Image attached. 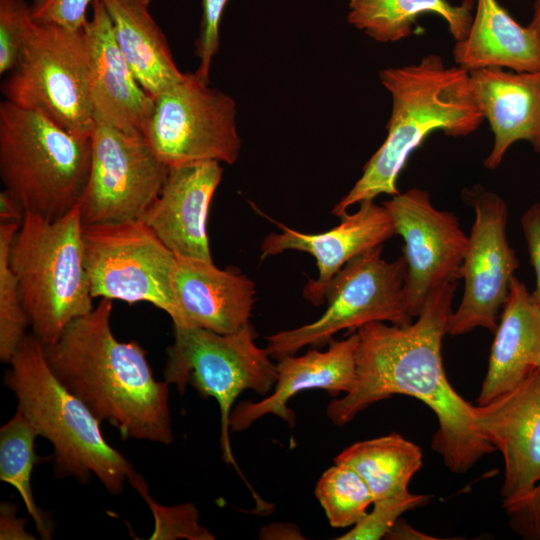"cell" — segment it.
<instances>
[{"label": "cell", "mask_w": 540, "mask_h": 540, "mask_svg": "<svg viewBox=\"0 0 540 540\" xmlns=\"http://www.w3.org/2000/svg\"><path fill=\"white\" fill-rule=\"evenodd\" d=\"M456 286L451 282L435 289L409 325L375 321L361 326L355 383L327 405L326 415L334 425L343 426L395 394L414 397L437 417L432 449L449 470L465 473L495 449L478 427L475 406L452 388L443 367L441 346Z\"/></svg>", "instance_id": "cell-1"}, {"label": "cell", "mask_w": 540, "mask_h": 540, "mask_svg": "<svg viewBox=\"0 0 540 540\" xmlns=\"http://www.w3.org/2000/svg\"><path fill=\"white\" fill-rule=\"evenodd\" d=\"M112 300L101 301L70 322L59 339L44 346L59 381L101 422L124 440L173 442L169 384L154 378L147 353L118 340L111 328Z\"/></svg>", "instance_id": "cell-2"}, {"label": "cell", "mask_w": 540, "mask_h": 540, "mask_svg": "<svg viewBox=\"0 0 540 540\" xmlns=\"http://www.w3.org/2000/svg\"><path fill=\"white\" fill-rule=\"evenodd\" d=\"M382 85L392 97L387 136L363 168L361 177L334 206L342 217L349 207L374 200L380 194L396 195L397 179L410 155L436 131L466 136L484 120L465 69L445 67L436 54L419 63L380 71Z\"/></svg>", "instance_id": "cell-3"}, {"label": "cell", "mask_w": 540, "mask_h": 540, "mask_svg": "<svg viewBox=\"0 0 540 540\" xmlns=\"http://www.w3.org/2000/svg\"><path fill=\"white\" fill-rule=\"evenodd\" d=\"M8 364L4 384L38 435L51 443L55 476L83 484L95 476L110 494H121L138 472L107 442L101 421L54 375L40 340L27 334Z\"/></svg>", "instance_id": "cell-4"}, {"label": "cell", "mask_w": 540, "mask_h": 540, "mask_svg": "<svg viewBox=\"0 0 540 540\" xmlns=\"http://www.w3.org/2000/svg\"><path fill=\"white\" fill-rule=\"evenodd\" d=\"M78 205L56 220L26 212L9 262L32 334L56 342L67 325L93 308Z\"/></svg>", "instance_id": "cell-5"}, {"label": "cell", "mask_w": 540, "mask_h": 540, "mask_svg": "<svg viewBox=\"0 0 540 540\" xmlns=\"http://www.w3.org/2000/svg\"><path fill=\"white\" fill-rule=\"evenodd\" d=\"M91 150V136L6 100L0 103V177L26 212L53 221L76 207Z\"/></svg>", "instance_id": "cell-6"}, {"label": "cell", "mask_w": 540, "mask_h": 540, "mask_svg": "<svg viewBox=\"0 0 540 540\" xmlns=\"http://www.w3.org/2000/svg\"><path fill=\"white\" fill-rule=\"evenodd\" d=\"M256 337L250 323L231 334L174 326V341L167 349L163 370L164 381L174 385L180 394L191 385L202 396L217 401L221 416L222 457L239 472L230 444L233 404L247 389L257 394H269L277 377L276 365L266 348L255 343Z\"/></svg>", "instance_id": "cell-7"}, {"label": "cell", "mask_w": 540, "mask_h": 540, "mask_svg": "<svg viewBox=\"0 0 540 540\" xmlns=\"http://www.w3.org/2000/svg\"><path fill=\"white\" fill-rule=\"evenodd\" d=\"M4 100L91 136L96 121L82 29L37 23L1 85Z\"/></svg>", "instance_id": "cell-8"}, {"label": "cell", "mask_w": 540, "mask_h": 540, "mask_svg": "<svg viewBox=\"0 0 540 540\" xmlns=\"http://www.w3.org/2000/svg\"><path fill=\"white\" fill-rule=\"evenodd\" d=\"M382 245L351 259L330 281L327 309L317 320L267 336L273 358L295 355L305 346L322 347L341 330L353 332L375 321L406 326L413 322L405 296L406 262L382 257Z\"/></svg>", "instance_id": "cell-9"}, {"label": "cell", "mask_w": 540, "mask_h": 540, "mask_svg": "<svg viewBox=\"0 0 540 540\" xmlns=\"http://www.w3.org/2000/svg\"><path fill=\"white\" fill-rule=\"evenodd\" d=\"M82 239L93 298L150 303L176 320V255L142 219L83 225Z\"/></svg>", "instance_id": "cell-10"}, {"label": "cell", "mask_w": 540, "mask_h": 540, "mask_svg": "<svg viewBox=\"0 0 540 540\" xmlns=\"http://www.w3.org/2000/svg\"><path fill=\"white\" fill-rule=\"evenodd\" d=\"M236 102L195 73L153 98L142 136L169 167L201 161L234 164L241 139Z\"/></svg>", "instance_id": "cell-11"}, {"label": "cell", "mask_w": 540, "mask_h": 540, "mask_svg": "<svg viewBox=\"0 0 540 540\" xmlns=\"http://www.w3.org/2000/svg\"><path fill=\"white\" fill-rule=\"evenodd\" d=\"M91 162L78 203L83 225L141 219L169 172L141 135L96 123Z\"/></svg>", "instance_id": "cell-12"}, {"label": "cell", "mask_w": 540, "mask_h": 540, "mask_svg": "<svg viewBox=\"0 0 540 540\" xmlns=\"http://www.w3.org/2000/svg\"><path fill=\"white\" fill-rule=\"evenodd\" d=\"M463 198L473 207L475 221L461 268L465 280L463 297L447 325L450 336L463 335L477 327L495 332L499 312L519 266L507 239L505 201L480 185L464 190Z\"/></svg>", "instance_id": "cell-13"}, {"label": "cell", "mask_w": 540, "mask_h": 540, "mask_svg": "<svg viewBox=\"0 0 540 540\" xmlns=\"http://www.w3.org/2000/svg\"><path fill=\"white\" fill-rule=\"evenodd\" d=\"M383 205L396 234L404 240V296L409 313L416 318L435 289L462 278L468 236L454 213L433 206L426 190L411 188Z\"/></svg>", "instance_id": "cell-14"}, {"label": "cell", "mask_w": 540, "mask_h": 540, "mask_svg": "<svg viewBox=\"0 0 540 540\" xmlns=\"http://www.w3.org/2000/svg\"><path fill=\"white\" fill-rule=\"evenodd\" d=\"M478 427L504 461L503 504L540 483V366L513 389L475 406Z\"/></svg>", "instance_id": "cell-15"}, {"label": "cell", "mask_w": 540, "mask_h": 540, "mask_svg": "<svg viewBox=\"0 0 540 540\" xmlns=\"http://www.w3.org/2000/svg\"><path fill=\"white\" fill-rule=\"evenodd\" d=\"M358 211L346 213L336 227L317 234L302 233L279 222L281 232L269 234L261 245V258L288 250L312 255L318 267L317 279H309L303 295L314 305H322L333 277L354 257L381 246L396 234L393 219L382 204L363 201Z\"/></svg>", "instance_id": "cell-16"}, {"label": "cell", "mask_w": 540, "mask_h": 540, "mask_svg": "<svg viewBox=\"0 0 540 540\" xmlns=\"http://www.w3.org/2000/svg\"><path fill=\"white\" fill-rule=\"evenodd\" d=\"M86 49L90 101L96 123L130 135H141L153 97L137 80L114 37L111 21L100 0L82 29Z\"/></svg>", "instance_id": "cell-17"}, {"label": "cell", "mask_w": 540, "mask_h": 540, "mask_svg": "<svg viewBox=\"0 0 540 540\" xmlns=\"http://www.w3.org/2000/svg\"><path fill=\"white\" fill-rule=\"evenodd\" d=\"M222 175L217 161L169 168L160 193L141 219L176 256L213 261L207 218Z\"/></svg>", "instance_id": "cell-18"}, {"label": "cell", "mask_w": 540, "mask_h": 540, "mask_svg": "<svg viewBox=\"0 0 540 540\" xmlns=\"http://www.w3.org/2000/svg\"><path fill=\"white\" fill-rule=\"evenodd\" d=\"M358 343L356 332L343 340L332 339L325 351L312 349L302 356L287 355L278 359L273 390L260 401L238 403L230 415V431H244L267 414L294 426L295 415L288 407V401L306 390L322 389L330 396L348 393L356 379Z\"/></svg>", "instance_id": "cell-19"}, {"label": "cell", "mask_w": 540, "mask_h": 540, "mask_svg": "<svg viewBox=\"0 0 540 540\" xmlns=\"http://www.w3.org/2000/svg\"><path fill=\"white\" fill-rule=\"evenodd\" d=\"M173 288V326L231 334L250 323L255 283L236 268L220 269L213 261L176 256Z\"/></svg>", "instance_id": "cell-20"}, {"label": "cell", "mask_w": 540, "mask_h": 540, "mask_svg": "<svg viewBox=\"0 0 540 540\" xmlns=\"http://www.w3.org/2000/svg\"><path fill=\"white\" fill-rule=\"evenodd\" d=\"M476 103L494 135L484 166L494 170L517 141L540 152V70L486 67L469 72Z\"/></svg>", "instance_id": "cell-21"}, {"label": "cell", "mask_w": 540, "mask_h": 540, "mask_svg": "<svg viewBox=\"0 0 540 540\" xmlns=\"http://www.w3.org/2000/svg\"><path fill=\"white\" fill-rule=\"evenodd\" d=\"M502 310L478 405L516 387L534 368L540 354V304L515 276Z\"/></svg>", "instance_id": "cell-22"}, {"label": "cell", "mask_w": 540, "mask_h": 540, "mask_svg": "<svg viewBox=\"0 0 540 540\" xmlns=\"http://www.w3.org/2000/svg\"><path fill=\"white\" fill-rule=\"evenodd\" d=\"M457 66L468 72L500 67L516 72L540 70V40L520 25L498 0H476L467 37L452 50Z\"/></svg>", "instance_id": "cell-23"}, {"label": "cell", "mask_w": 540, "mask_h": 540, "mask_svg": "<svg viewBox=\"0 0 540 540\" xmlns=\"http://www.w3.org/2000/svg\"><path fill=\"white\" fill-rule=\"evenodd\" d=\"M100 1L122 54L147 93L154 98L185 77L151 15V0Z\"/></svg>", "instance_id": "cell-24"}, {"label": "cell", "mask_w": 540, "mask_h": 540, "mask_svg": "<svg viewBox=\"0 0 540 540\" xmlns=\"http://www.w3.org/2000/svg\"><path fill=\"white\" fill-rule=\"evenodd\" d=\"M475 4V0H462L458 5L448 0H349L347 20L377 42L394 43L413 33L419 16L435 14L459 42L469 33Z\"/></svg>", "instance_id": "cell-25"}, {"label": "cell", "mask_w": 540, "mask_h": 540, "mask_svg": "<svg viewBox=\"0 0 540 540\" xmlns=\"http://www.w3.org/2000/svg\"><path fill=\"white\" fill-rule=\"evenodd\" d=\"M421 448L398 433L356 442L334 459L355 470L366 482L374 500L407 493L422 466Z\"/></svg>", "instance_id": "cell-26"}, {"label": "cell", "mask_w": 540, "mask_h": 540, "mask_svg": "<svg viewBox=\"0 0 540 540\" xmlns=\"http://www.w3.org/2000/svg\"><path fill=\"white\" fill-rule=\"evenodd\" d=\"M38 436L35 427L17 408L0 429V480L17 490L41 538L51 539L50 522L38 508L31 486L33 469L41 460L35 451Z\"/></svg>", "instance_id": "cell-27"}, {"label": "cell", "mask_w": 540, "mask_h": 540, "mask_svg": "<svg viewBox=\"0 0 540 540\" xmlns=\"http://www.w3.org/2000/svg\"><path fill=\"white\" fill-rule=\"evenodd\" d=\"M315 494L334 528L356 525L374 502L363 478L352 468L338 463L321 475Z\"/></svg>", "instance_id": "cell-28"}, {"label": "cell", "mask_w": 540, "mask_h": 540, "mask_svg": "<svg viewBox=\"0 0 540 540\" xmlns=\"http://www.w3.org/2000/svg\"><path fill=\"white\" fill-rule=\"evenodd\" d=\"M20 223H0V360L9 363L30 326L16 277L10 267V249Z\"/></svg>", "instance_id": "cell-29"}, {"label": "cell", "mask_w": 540, "mask_h": 540, "mask_svg": "<svg viewBox=\"0 0 540 540\" xmlns=\"http://www.w3.org/2000/svg\"><path fill=\"white\" fill-rule=\"evenodd\" d=\"M129 484L145 500L154 517L152 540H213L214 535L199 523V512L193 503L163 506L150 495L145 479L138 473Z\"/></svg>", "instance_id": "cell-30"}, {"label": "cell", "mask_w": 540, "mask_h": 540, "mask_svg": "<svg viewBox=\"0 0 540 540\" xmlns=\"http://www.w3.org/2000/svg\"><path fill=\"white\" fill-rule=\"evenodd\" d=\"M430 500L427 495L411 492L374 500L373 510L338 537L339 540H378L386 536L399 517L406 511L420 507Z\"/></svg>", "instance_id": "cell-31"}, {"label": "cell", "mask_w": 540, "mask_h": 540, "mask_svg": "<svg viewBox=\"0 0 540 540\" xmlns=\"http://www.w3.org/2000/svg\"><path fill=\"white\" fill-rule=\"evenodd\" d=\"M35 21L25 0H0V74L16 65Z\"/></svg>", "instance_id": "cell-32"}, {"label": "cell", "mask_w": 540, "mask_h": 540, "mask_svg": "<svg viewBox=\"0 0 540 540\" xmlns=\"http://www.w3.org/2000/svg\"><path fill=\"white\" fill-rule=\"evenodd\" d=\"M229 0H202L200 31L195 43L199 65L195 74L209 83V73L220 45V24Z\"/></svg>", "instance_id": "cell-33"}, {"label": "cell", "mask_w": 540, "mask_h": 540, "mask_svg": "<svg viewBox=\"0 0 540 540\" xmlns=\"http://www.w3.org/2000/svg\"><path fill=\"white\" fill-rule=\"evenodd\" d=\"M94 0H33L32 17L37 23L54 24L69 30L83 29L87 10Z\"/></svg>", "instance_id": "cell-34"}, {"label": "cell", "mask_w": 540, "mask_h": 540, "mask_svg": "<svg viewBox=\"0 0 540 540\" xmlns=\"http://www.w3.org/2000/svg\"><path fill=\"white\" fill-rule=\"evenodd\" d=\"M511 529L519 536L540 540V483L522 498L503 504Z\"/></svg>", "instance_id": "cell-35"}, {"label": "cell", "mask_w": 540, "mask_h": 540, "mask_svg": "<svg viewBox=\"0 0 540 540\" xmlns=\"http://www.w3.org/2000/svg\"><path fill=\"white\" fill-rule=\"evenodd\" d=\"M521 227L527 244L530 262L536 276V286L532 295L540 304V203L532 204L523 213Z\"/></svg>", "instance_id": "cell-36"}, {"label": "cell", "mask_w": 540, "mask_h": 540, "mask_svg": "<svg viewBox=\"0 0 540 540\" xmlns=\"http://www.w3.org/2000/svg\"><path fill=\"white\" fill-rule=\"evenodd\" d=\"M26 520L17 516V506L12 502L0 505V539L1 540H34L25 529Z\"/></svg>", "instance_id": "cell-37"}, {"label": "cell", "mask_w": 540, "mask_h": 540, "mask_svg": "<svg viewBox=\"0 0 540 540\" xmlns=\"http://www.w3.org/2000/svg\"><path fill=\"white\" fill-rule=\"evenodd\" d=\"M26 211L7 190L0 192V223H22Z\"/></svg>", "instance_id": "cell-38"}, {"label": "cell", "mask_w": 540, "mask_h": 540, "mask_svg": "<svg viewBox=\"0 0 540 540\" xmlns=\"http://www.w3.org/2000/svg\"><path fill=\"white\" fill-rule=\"evenodd\" d=\"M384 538H387V539H400V540H403V539H416V540H425V539H437V538H434V537H431L429 535H425L421 532H419L418 530H416L415 528H413L411 525H409L408 523L402 521V520H397V522L391 527V529L388 531V533L386 534V536Z\"/></svg>", "instance_id": "cell-39"}, {"label": "cell", "mask_w": 540, "mask_h": 540, "mask_svg": "<svg viewBox=\"0 0 540 540\" xmlns=\"http://www.w3.org/2000/svg\"><path fill=\"white\" fill-rule=\"evenodd\" d=\"M528 26L535 31L540 40V0L534 2L533 14Z\"/></svg>", "instance_id": "cell-40"}, {"label": "cell", "mask_w": 540, "mask_h": 540, "mask_svg": "<svg viewBox=\"0 0 540 540\" xmlns=\"http://www.w3.org/2000/svg\"><path fill=\"white\" fill-rule=\"evenodd\" d=\"M537 366H540V354L538 355V357L536 358L534 362V367H537Z\"/></svg>", "instance_id": "cell-41"}]
</instances>
